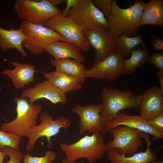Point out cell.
Instances as JSON below:
<instances>
[{
  "label": "cell",
  "instance_id": "6da1fadb",
  "mask_svg": "<svg viewBox=\"0 0 163 163\" xmlns=\"http://www.w3.org/2000/svg\"><path fill=\"white\" fill-rule=\"evenodd\" d=\"M133 3L129 8L123 9L113 0L112 12L107 19L110 33L115 39L121 34L134 36L140 30L142 14L146 3L142 0H136Z\"/></svg>",
  "mask_w": 163,
  "mask_h": 163
},
{
  "label": "cell",
  "instance_id": "7a4b0ae2",
  "mask_svg": "<svg viewBox=\"0 0 163 163\" xmlns=\"http://www.w3.org/2000/svg\"><path fill=\"white\" fill-rule=\"evenodd\" d=\"M100 94L102 100L101 115L105 125L116 119L121 110L132 108L138 110L142 97V94L112 87L102 88Z\"/></svg>",
  "mask_w": 163,
  "mask_h": 163
},
{
  "label": "cell",
  "instance_id": "3957f363",
  "mask_svg": "<svg viewBox=\"0 0 163 163\" xmlns=\"http://www.w3.org/2000/svg\"><path fill=\"white\" fill-rule=\"evenodd\" d=\"M105 144L102 135L95 133L91 136L87 135L71 144L62 143L60 146L69 161L75 162L84 158L93 163L103 157L106 151Z\"/></svg>",
  "mask_w": 163,
  "mask_h": 163
},
{
  "label": "cell",
  "instance_id": "277c9868",
  "mask_svg": "<svg viewBox=\"0 0 163 163\" xmlns=\"http://www.w3.org/2000/svg\"><path fill=\"white\" fill-rule=\"evenodd\" d=\"M13 101L16 104L17 115L12 121L1 124V129L15 134L21 138L32 126L37 125V120L43 110L40 104H31L27 97H15Z\"/></svg>",
  "mask_w": 163,
  "mask_h": 163
},
{
  "label": "cell",
  "instance_id": "5b68a950",
  "mask_svg": "<svg viewBox=\"0 0 163 163\" xmlns=\"http://www.w3.org/2000/svg\"><path fill=\"white\" fill-rule=\"evenodd\" d=\"M19 28L26 37L22 45L34 54L38 55L46 52L47 46L53 42H65L57 33L43 25L22 21Z\"/></svg>",
  "mask_w": 163,
  "mask_h": 163
},
{
  "label": "cell",
  "instance_id": "8992f818",
  "mask_svg": "<svg viewBox=\"0 0 163 163\" xmlns=\"http://www.w3.org/2000/svg\"><path fill=\"white\" fill-rule=\"evenodd\" d=\"M39 117L40 123L32 126L25 134V136L28 139L26 149L27 151H32L37 139L43 136L46 138L48 147L52 148L51 137L56 135L61 128L66 130L72 124L71 120L64 116H61L54 120L49 113L45 111L41 112Z\"/></svg>",
  "mask_w": 163,
  "mask_h": 163
},
{
  "label": "cell",
  "instance_id": "52a82bcc",
  "mask_svg": "<svg viewBox=\"0 0 163 163\" xmlns=\"http://www.w3.org/2000/svg\"><path fill=\"white\" fill-rule=\"evenodd\" d=\"M14 7L18 19L42 25L62 11L49 0H16Z\"/></svg>",
  "mask_w": 163,
  "mask_h": 163
},
{
  "label": "cell",
  "instance_id": "ba28073f",
  "mask_svg": "<svg viewBox=\"0 0 163 163\" xmlns=\"http://www.w3.org/2000/svg\"><path fill=\"white\" fill-rule=\"evenodd\" d=\"M109 131L112 140L105 144L106 151L115 149L123 156L134 154L143 145L144 133L124 126H120Z\"/></svg>",
  "mask_w": 163,
  "mask_h": 163
},
{
  "label": "cell",
  "instance_id": "9c48e42d",
  "mask_svg": "<svg viewBox=\"0 0 163 163\" xmlns=\"http://www.w3.org/2000/svg\"><path fill=\"white\" fill-rule=\"evenodd\" d=\"M44 26L57 33L65 40L78 46L81 50L87 52L91 46L88 42L80 26L68 17L61 14L50 19Z\"/></svg>",
  "mask_w": 163,
  "mask_h": 163
},
{
  "label": "cell",
  "instance_id": "30bf717a",
  "mask_svg": "<svg viewBox=\"0 0 163 163\" xmlns=\"http://www.w3.org/2000/svg\"><path fill=\"white\" fill-rule=\"evenodd\" d=\"M68 17L84 30L93 28L108 29L107 19L92 0H80L69 11Z\"/></svg>",
  "mask_w": 163,
  "mask_h": 163
},
{
  "label": "cell",
  "instance_id": "8fae6325",
  "mask_svg": "<svg viewBox=\"0 0 163 163\" xmlns=\"http://www.w3.org/2000/svg\"><path fill=\"white\" fill-rule=\"evenodd\" d=\"M124 59L116 51H113L91 68L85 69V77L113 81L120 75L126 73Z\"/></svg>",
  "mask_w": 163,
  "mask_h": 163
},
{
  "label": "cell",
  "instance_id": "7c38bea8",
  "mask_svg": "<svg viewBox=\"0 0 163 163\" xmlns=\"http://www.w3.org/2000/svg\"><path fill=\"white\" fill-rule=\"evenodd\" d=\"M101 104L86 105L74 104L71 110L79 117L80 135L85 132L92 133H99L103 136L105 135L106 131L101 117Z\"/></svg>",
  "mask_w": 163,
  "mask_h": 163
},
{
  "label": "cell",
  "instance_id": "4fadbf2b",
  "mask_svg": "<svg viewBox=\"0 0 163 163\" xmlns=\"http://www.w3.org/2000/svg\"><path fill=\"white\" fill-rule=\"evenodd\" d=\"M85 36L95 52L94 66L111 52L116 51L115 39L106 28L89 29L83 30Z\"/></svg>",
  "mask_w": 163,
  "mask_h": 163
},
{
  "label": "cell",
  "instance_id": "5bb4252c",
  "mask_svg": "<svg viewBox=\"0 0 163 163\" xmlns=\"http://www.w3.org/2000/svg\"><path fill=\"white\" fill-rule=\"evenodd\" d=\"M21 95V96L28 98L31 104H34L41 98L46 99L53 104L60 103L64 105L67 102L66 94L47 80L36 83L33 87L25 89Z\"/></svg>",
  "mask_w": 163,
  "mask_h": 163
},
{
  "label": "cell",
  "instance_id": "9a60e30c",
  "mask_svg": "<svg viewBox=\"0 0 163 163\" xmlns=\"http://www.w3.org/2000/svg\"><path fill=\"white\" fill-rule=\"evenodd\" d=\"M120 126H126L152 135L153 141L163 138V133L156 131L148 121L140 115H130L119 112L116 119L105 125L106 131Z\"/></svg>",
  "mask_w": 163,
  "mask_h": 163
},
{
  "label": "cell",
  "instance_id": "2e32d148",
  "mask_svg": "<svg viewBox=\"0 0 163 163\" xmlns=\"http://www.w3.org/2000/svg\"><path fill=\"white\" fill-rule=\"evenodd\" d=\"M163 96L158 86H154L146 90L142 95L139 108L140 116L149 121L163 112Z\"/></svg>",
  "mask_w": 163,
  "mask_h": 163
},
{
  "label": "cell",
  "instance_id": "e0dca14e",
  "mask_svg": "<svg viewBox=\"0 0 163 163\" xmlns=\"http://www.w3.org/2000/svg\"><path fill=\"white\" fill-rule=\"evenodd\" d=\"M14 66L13 69H6L0 74L5 75L11 80L16 89H24L31 82H35V66L30 64H21L17 61H8Z\"/></svg>",
  "mask_w": 163,
  "mask_h": 163
},
{
  "label": "cell",
  "instance_id": "ac0fdd59",
  "mask_svg": "<svg viewBox=\"0 0 163 163\" xmlns=\"http://www.w3.org/2000/svg\"><path fill=\"white\" fill-rule=\"evenodd\" d=\"M143 139L147 145L146 150L144 152L136 153L130 157L121 155L115 149L107 151V156L111 163H147L155 161L157 158L155 153L151 152L150 149L152 143L150 140L149 135L144 133Z\"/></svg>",
  "mask_w": 163,
  "mask_h": 163
},
{
  "label": "cell",
  "instance_id": "d6986e66",
  "mask_svg": "<svg viewBox=\"0 0 163 163\" xmlns=\"http://www.w3.org/2000/svg\"><path fill=\"white\" fill-rule=\"evenodd\" d=\"M25 38L19 28L18 30H7L0 26V49L3 51L16 49L23 56H27V54L22 46V43Z\"/></svg>",
  "mask_w": 163,
  "mask_h": 163
},
{
  "label": "cell",
  "instance_id": "ffe728a7",
  "mask_svg": "<svg viewBox=\"0 0 163 163\" xmlns=\"http://www.w3.org/2000/svg\"><path fill=\"white\" fill-rule=\"evenodd\" d=\"M77 46L67 42L58 41L53 42L47 47L46 52L56 59L71 58L81 62L85 57Z\"/></svg>",
  "mask_w": 163,
  "mask_h": 163
},
{
  "label": "cell",
  "instance_id": "44dd1931",
  "mask_svg": "<svg viewBox=\"0 0 163 163\" xmlns=\"http://www.w3.org/2000/svg\"><path fill=\"white\" fill-rule=\"evenodd\" d=\"M51 65L56 68L55 71L67 74L77 79L81 84L85 83V69L81 62L70 58L61 59H52Z\"/></svg>",
  "mask_w": 163,
  "mask_h": 163
},
{
  "label": "cell",
  "instance_id": "7402d4cb",
  "mask_svg": "<svg viewBox=\"0 0 163 163\" xmlns=\"http://www.w3.org/2000/svg\"><path fill=\"white\" fill-rule=\"evenodd\" d=\"M140 24L163 27V0H150L146 3L142 14Z\"/></svg>",
  "mask_w": 163,
  "mask_h": 163
},
{
  "label": "cell",
  "instance_id": "603a6c76",
  "mask_svg": "<svg viewBox=\"0 0 163 163\" xmlns=\"http://www.w3.org/2000/svg\"><path fill=\"white\" fill-rule=\"evenodd\" d=\"M43 73L47 80L66 94L82 88L81 84L77 79L67 74L56 71Z\"/></svg>",
  "mask_w": 163,
  "mask_h": 163
},
{
  "label": "cell",
  "instance_id": "cb8c5ba5",
  "mask_svg": "<svg viewBox=\"0 0 163 163\" xmlns=\"http://www.w3.org/2000/svg\"><path fill=\"white\" fill-rule=\"evenodd\" d=\"M116 51L122 56L129 57L132 50L136 47L140 46L146 48V45L140 34L132 37L121 34L115 39Z\"/></svg>",
  "mask_w": 163,
  "mask_h": 163
},
{
  "label": "cell",
  "instance_id": "d4e9b609",
  "mask_svg": "<svg viewBox=\"0 0 163 163\" xmlns=\"http://www.w3.org/2000/svg\"><path fill=\"white\" fill-rule=\"evenodd\" d=\"M149 55L146 48L137 46L131 51L130 57L124 58V65L126 73L131 74L144 63L148 62Z\"/></svg>",
  "mask_w": 163,
  "mask_h": 163
},
{
  "label": "cell",
  "instance_id": "484cf974",
  "mask_svg": "<svg viewBox=\"0 0 163 163\" xmlns=\"http://www.w3.org/2000/svg\"><path fill=\"white\" fill-rule=\"evenodd\" d=\"M21 138L17 135L0 130V149L2 150L6 146L15 149H19L21 145Z\"/></svg>",
  "mask_w": 163,
  "mask_h": 163
},
{
  "label": "cell",
  "instance_id": "4316f807",
  "mask_svg": "<svg viewBox=\"0 0 163 163\" xmlns=\"http://www.w3.org/2000/svg\"><path fill=\"white\" fill-rule=\"evenodd\" d=\"M57 155L54 151H46L44 156L37 157L32 156L28 153L24 155L23 163H53Z\"/></svg>",
  "mask_w": 163,
  "mask_h": 163
},
{
  "label": "cell",
  "instance_id": "83f0119b",
  "mask_svg": "<svg viewBox=\"0 0 163 163\" xmlns=\"http://www.w3.org/2000/svg\"><path fill=\"white\" fill-rule=\"evenodd\" d=\"M2 150L4 151L6 155L9 156L10 159L6 163H21L23 159L24 155L19 149H15L11 147L6 146Z\"/></svg>",
  "mask_w": 163,
  "mask_h": 163
},
{
  "label": "cell",
  "instance_id": "f1b7e54d",
  "mask_svg": "<svg viewBox=\"0 0 163 163\" xmlns=\"http://www.w3.org/2000/svg\"><path fill=\"white\" fill-rule=\"evenodd\" d=\"M96 6L108 18L110 15L112 9V0H93Z\"/></svg>",
  "mask_w": 163,
  "mask_h": 163
},
{
  "label": "cell",
  "instance_id": "f546056e",
  "mask_svg": "<svg viewBox=\"0 0 163 163\" xmlns=\"http://www.w3.org/2000/svg\"><path fill=\"white\" fill-rule=\"evenodd\" d=\"M148 62L163 72V52H154L149 55Z\"/></svg>",
  "mask_w": 163,
  "mask_h": 163
},
{
  "label": "cell",
  "instance_id": "4dcf8cb0",
  "mask_svg": "<svg viewBox=\"0 0 163 163\" xmlns=\"http://www.w3.org/2000/svg\"><path fill=\"white\" fill-rule=\"evenodd\" d=\"M148 121L151 126L156 131L163 134V112Z\"/></svg>",
  "mask_w": 163,
  "mask_h": 163
},
{
  "label": "cell",
  "instance_id": "1f68e13d",
  "mask_svg": "<svg viewBox=\"0 0 163 163\" xmlns=\"http://www.w3.org/2000/svg\"><path fill=\"white\" fill-rule=\"evenodd\" d=\"M150 44L152 48L155 51L163 52V39L157 34L152 35L151 37Z\"/></svg>",
  "mask_w": 163,
  "mask_h": 163
},
{
  "label": "cell",
  "instance_id": "d6a6232c",
  "mask_svg": "<svg viewBox=\"0 0 163 163\" xmlns=\"http://www.w3.org/2000/svg\"><path fill=\"white\" fill-rule=\"evenodd\" d=\"M80 0H66L65 8L61 11V14L64 17H68L69 11L75 6Z\"/></svg>",
  "mask_w": 163,
  "mask_h": 163
},
{
  "label": "cell",
  "instance_id": "836d02e7",
  "mask_svg": "<svg viewBox=\"0 0 163 163\" xmlns=\"http://www.w3.org/2000/svg\"><path fill=\"white\" fill-rule=\"evenodd\" d=\"M156 74L160 83V87H159L162 94H163V72L158 70Z\"/></svg>",
  "mask_w": 163,
  "mask_h": 163
},
{
  "label": "cell",
  "instance_id": "e575fe53",
  "mask_svg": "<svg viewBox=\"0 0 163 163\" xmlns=\"http://www.w3.org/2000/svg\"><path fill=\"white\" fill-rule=\"evenodd\" d=\"M49 1L55 6L62 2H66V0H49Z\"/></svg>",
  "mask_w": 163,
  "mask_h": 163
},
{
  "label": "cell",
  "instance_id": "d590c367",
  "mask_svg": "<svg viewBox=\"0 0 163 163\" xmlns=\"http://www.w3.org/2000/svg\"><path fill=\"white\" fill-rule=\"evenodd\" d=\"M6 155L5 152L0 149V163H4V160Z\"/></svg>",
  "mask_w": 163,
  "mask_h": 163
},
{
  "label": "cell",
  "instance_id": "8d00e7d4",
  "mask_svg": "<svg viewBox=\"0 0 163 163\" xmlns=\"http://www.w3.org/2000/svg\"><path fill=\"white\" fill-rule=\"evenodd\" d=\"M62 163H83V162L82 161L71 162L68 161L66 158L63 160Z\"/></svg>",
  "mask_w": 163,
  "mask_h": 163
},
{
  "label": "cell",
  "instance_id": "74e56055",
  "mask_svg": "<svg viewBox=\"0 0 163 163\" xmlns=\"http://www.w3.org/2000/svg\"><path fill=\"white\" fill-rule=\"evenodd\" d=\"M147 163H163V161L158 162V161H153L149 162Z\"/></svg>",
  "mask_w": 163,
  "mask_h": 163
}]
</instances>
